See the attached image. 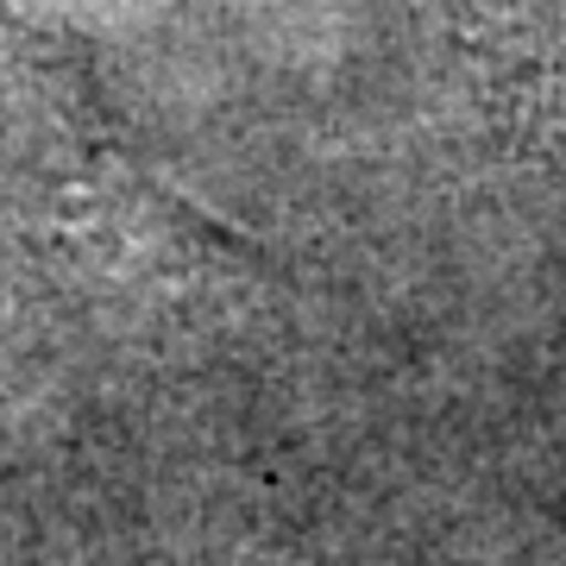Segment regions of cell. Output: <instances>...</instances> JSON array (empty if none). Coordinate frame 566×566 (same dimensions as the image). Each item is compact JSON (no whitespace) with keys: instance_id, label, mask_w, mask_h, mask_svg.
<instances>
[{"instance_id":"6da1fadb","label":"cell","mask_w":566,"mask_h":566,"mask_svg":"<svg viewBox=\"0 0 566 566\" xmlns=\"http://www.w3.org/2000/svg\"><path fill=\"white\" fill-rule=\"evenodd\" d=\"M0 202L20 227H202L158 221L196 208L151 189L76 70L20 32L0 39Z\"/></svg>"}]
</instances>
